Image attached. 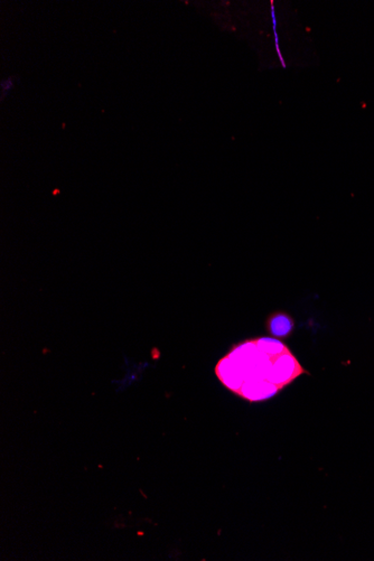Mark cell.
<instances>
[{"label": "cell", "mask_w": 374, "mask_h": 561, "mask_svg": "<svg viewBox=\"0 0 374 561\" xmlns=\"http://www.w3.org/2000/svg\"><path fill=\"white\" fill-rule=\"evenodd\" d=\"M306 373L288 346L273 337L243 340L215 367L220 382L249 402L269 400Z\"/></svg>", "instance_id": "6da1fadb"}, {"label": "cell", "mask_w": 374, "mask_h": 561, "mask_svg": "<svg viewBox=\"0 0 374 561\" xmlns=\"http://www.w3.org/2000/svg\"><path fill=\"white\" fill-rule=\"evenodd\" d=\"M271 17H272V26H273L275 40H276V48H277L278 55H279V59H280V61H281V64H283V66H284V67H286V63L284 62V60H283V56H281V53H280V51H279V43H278V31H277V18H276V11H275L273 4L271 5Z\"/></svg>", "instance_id": "3957f363"}, {"label": "cell", "mask_w": 374, "mask_h": 561, "mask_svg": "<svg viewBox=\"0 0 374 561\" xmlns=\"http://www.w3.org/2000/svg\"><path fill=\"white\" fill-rule=\"evenodd\" d=\"M295 329V321L286 311H273L266 320V331L273 338L289 337Z\"/></svg>", "instance_id": "7a4b0ae2"}]
</instances>
